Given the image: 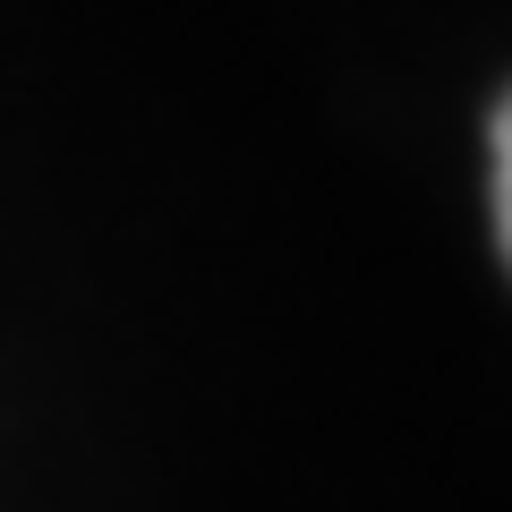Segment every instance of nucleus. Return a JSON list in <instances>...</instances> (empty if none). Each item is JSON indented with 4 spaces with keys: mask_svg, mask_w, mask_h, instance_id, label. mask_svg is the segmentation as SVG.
<instances>
[{
    "mask_svg": "<svg viewBox=\"0 0 512 512\" xmlns=\"http://www.w3.org/2000/svg\"><path fill=\"white\" fill-rule=\"evenodd\" d=\"M487 188H495V256H504V274H512V86L495 94L487 111Z\"/></svg>",
    "mask_w": 512,
    "mask_h": 512,
    "instance_id": "obj_1",
    "label": "nucleus"
}]
</instances>
